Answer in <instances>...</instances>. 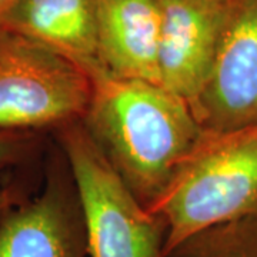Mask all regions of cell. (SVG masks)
I'll return each mask as SVG.
<instances>
[{"label": "cell", "mask_w": 257, "mask_h": 257, "mask_svg": "<svg viewBox=\"0 0 257 257\" xmlns=\"http://www.w3.org/2000/svg\"><path fill=\"white\" fill-rule=\"evenodd\" d=\"M83 70L92 90L80 121L120 179L150 209L204 130L187 101L162 84L114 76L99 63Z\"/></svg>", "instance_id": "cell-1"}, {"label": "cell", "mask_w": 257, "mask_h": 257, "mask_svg": "<svg viewBox=\"0 0 257 257\" xmlns=\"http://www.w3.org/2000/svg\"><path fill=\"white\" fill-rule=\"evenodd\" d=\"M147 210L166 224V254L199 231L257 213V126L204 132Z\"/></svg>", "instance_id": "cell-2"}, {"label": "cell", "mask_w": 257, "mask_h": 257, "mask_svg": "<svg viewBox=\"0 0 257 257\" xmlns=\"http://www.w3.org/2000/svg\"><path fill=\"white\" fill-rule=\"evenodd\" d=\"M53 133L76 184L89 257H166V224L139 202L82 121Z\"/></svg>", "instance_id": "cell-3"}, {"label": "cell", "mask_w": 257, "mask_h": 257, "mask_svg": "<svg viewBox=\"0 0 257 257\" xmlns=\"http://www.w3.org/2000/svg\"><path fill=\"white\" fill-rule=\"evenodd\" d=\"M92 84L77 63L0 28V132H56L82 120Z\"/></svg>", "instance_id": "cell-4"}, {"label": "cell", "mask_w": 257, "mask_h": 257, "mask_svg": "<svg viewBox=\"0 0 257 257\" xmlns=\"http://www.w3.org/2000/svg\"><path fill=\"white\" fill-rule=\"evenodd\" d=\"M204 132L257 126V0H236L202 90L190 106Z\"/></svg>", "instance_id": "cell-5"}, {"label": "cell", "mask_w": 257, "mask_h": 257, "mask_svg": "<svg viewBox=\"0 0 257 257\" xmlns=\"http://www.w3.org/2000/svg\"><path fill=\"white\" fill-rule=\"evenodd\" d=\"M0 257H89L82 206L62 150L42 190L0 219Z\"/></svg>", "instance_id": "cell-6"}, {"label": "cell", "mask_w": 257, "mask_h": 257, "mask_svg": "<svg viewBox=\"0 0 257 257\" xmlns=\"http://www.w3.org/2000/svg\"><path fill=\"white\" fill-rule=\"evenodd\" d=\"M236 0H159L160 84L192 106Z\"/></svg>", "instance_id": "cell-7"}, {"label": "cell", "mask_w": 257, "mask_h": 257, "mask_svg": "<svg viewBox=\"0 0 257 257\" xmlns=\"http://www.w3.org/2000/svg\"><path fill=\"white\" fill-rule=\"evenodd\" d=\"M159 0H97V62L109 73L160 84Z\"/></svg>", "instance_id": "cell-8"}, {"label": "cell", "mask_w": 257, "mask_h": 257, "mask_svg": "<svg viewBox=\"0 0 257 257\" xmlns=\"http://www.w3.org/2000/svg\"><path fill=\"white\" fill-rule=\"evenodd\" d=\"M0 28L36 40L82 69L97 62V0H13Z\"/></svg>", "instance_id": "cell-9"}, {"label": "cell", "mask_w": 257, "mask_h": 257, "mask_svg": "<svg viewBox=\"0 0 257 257\" xmlns=\"http://www.w3.org/2000/svg\"><path fill=\"white\" fill-rule=\"evenodd\" d=\"M166 257H257V213L199 231Z\"/></svg>", "instance_id": "cell-10"}, {"label": "cell", "mask_w": 257, "mask_h": 257, "mask_svg": "<svg viewBox=\"0 0 257 257\" xmlns=\"http://www.w3.org/2000/svg\"><path fill=\"white\" fill-rule=\"evenodd\" d=\"M45 133L37 132H0V169L25 162L35 155L43 143ZM12 192H0V219L15 204L23 202Z\"/></svg>", "instance_id": "cell-11"}, {"label": "cell", "mask_w": 257, "mask_h": 257, "mask_svg": "<svg viewBox=\"0 0 257 257\" xmlns=\"http://www.w3.org/2000/svg\"><path fill=\"white\" fill-rule=\"evenodd\" d=\"M12 2H13V0H0V18H2V15L6 12V9L12 5Z\"/></svg>", "instance_id": "cell-12"}]
</instances>
